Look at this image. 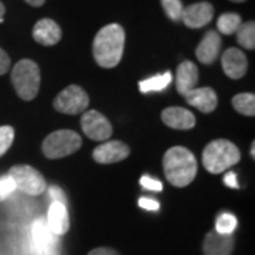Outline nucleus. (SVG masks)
<instances>
[{"label":"nucleus","mask_w":255,"mask_h":255,"mask_svg":"<svg viewBox=\"0 0 255 255\" xmlns=\"http://www.w3.org/2000/svg\"><path fill=\"white\" fill-rule=\"evenodd\" d=\"M14 140V129L11 127H0V156H3Z\"/></svg>","instance_id":"a878e982"},{"label":"nucleus","mask_w":255,"mask_h":255,"mask_svg":"<svg viewBox=\"0 0 255 255\" xmlns=\"http://www.w3.org/2000/svg\"><path fill=\"white\" fill-rule=\"evenodd\" d=\"M224 184L231 187V189H238L237 174L234 172H227V174L224 176Z\"/></svg>","instance_id":"2f4dec72"},{"label":"nucleus","mask_w":255,"mask_h":255,"mask_svg":"<svg viewBox=\"0 0 255 255\" xmlns=\"http://www.w3.org/2000/svg\"><path fill=\"white\" fill-rule=\"evenodd\" d=\"M233 107L238 114L246 117H254L255 115V95L250 92L238 94L233 98Z\"/></svg>","instance_id":"412c9836"},{"label":"nucleus","mask_w":255,"mask_h":255,"mask_svg":"<svg viewBox=\"0 0 255 255\" xmlns=\"http://www.w3.org/2000/svg\"><path fill=\"white\" fill-rule=\"evenodd\" d=\"M187 104L197 108L203 114H210L217 108V94L210 87H203V88H194L190 92L184 95Z\"/></svg>","instance_id":"2eb2a0df"},{"label":"nucleus","mask_w":255,"mask_h":255,"mask_svg":"<svg viewBox=\"0 0 255 255\" xmlns=\"http://www.w3.org/2000/svg\"><path fill=\"white\" fill-rule=\"evenodd\" d=\"M4 11H6V9H4V4L0 1V18H3V16H4Z\"/></svg>","instance_id":"f704fd0d"},{"label":"nucleus","mask_w":255,"mask_h":255,"mask_svg":"<svg viewBox=\"0 0 255 255\" xmlns=\"http://www.w3.org/2000/svg\"><path fill=\"white\" fill-rule=\"evenodd\" d=\"M14 191H16V184L9 174L0 176V201L9 199Z\"/></svg>","instance_id":"bb28decb"},{"label":"nucleus","mask_w":255,"mask_h":255,"mask_svg":"<svg viewBox=\"0 0 255 255\" xmlns=\"http://www.w3.org/2000/svg\"><path fill=\"white\" fill-rule=\"evenodd\" d=\"M221 65H223V71L231 80H238L243 78L247 73V61L246 54L238 50V48H228L224 51V54L221 57Z\"/></svg>","instance_id":"f8f14e48"},{"label":"nucleus","mask_w":255,"mask_h":255,"mask_svg":"<svg viewBox=\"0 0 255 255\" xmlns=\"http://www.w3.org/2000/svg\"><path fill=\"white\" fill-rule=\"evenodd\" d=\"M57 236L48 228L46 219H37L31 227V244L34 255H57Z\"/></svg>","instance_id":"6e6552de"},{"label":"nucleus","mask_w":255,"mask_h":255,"mask_svg":"<svg viewBox=\"0 0 255 255\" xmlns=\"http://www.w3.org/2000/svg\"><path fill=\"white\" fill-rule=\"evenodd\" d=\"M30 6H34V7H40V6H43L44 4V1L46 0H26Z\"/></svg>","instance_id":"72a5a7b5"},{"label":"nucleus","mask_w":255,"mask_h":255,"mask_svg":"<svg viewBox=\"0 0 255 255\" xmlns=\"http://www.w3.org/2000/svg\"><path fill=\"white\" fill-rule=\"evenodd\" d=\"M125 30L121 24L112 23L97 33L92 44V53L97 64L102 68L117 67L124 54Z\"/></svg>","instance_id":"f257e3e1"},{"label":"nucleus","mask_w":255,"mask_h":255,"mask_svg":"<svg viewBox=\"0 0 255 255\" xmlns=\"http://www.w3.org/2000/svg\"><path fill=\"white\" fill-rule=\"evenodd\" d=\"M53 105H54L55 110L61 112V114L77 115V114L84 112L88 108L90 97L81 87L70 85V87L64 88L63 91L55 97Z\"/></svg>","instance_id":"0eeeda50"},{"label":"nucleus","mask_w":255,"mask_h":255,"mask_svg":"<svg viewBox=\"0 0 255 255\" xmlns=\"http://www.w3.org/2000/svg\"><path fill=\"white\" fill-rule=\"evenodd\" d=\"M162 121L164 125L179 130H187L196 125V117L189 110L180 107H170L162 112Z\"/></svg>","instance_id":"dca6fc26"},{"label":"nucleus","mask_w":255,"mask_h":255,"mask_svg":"<svg viewBox=\"0 0 255 255\" xmlns=\"http://www.w3.org/2000/svg\"><path fill=\"white\" fill-rule=\"evenodd\" d=\"M237 41L238 44L247 48V50H254L255 48V23L254 21H246L241 23L238 27Z\"/></svg>","instance_id":"4be33fe9"},{"label":"nucleus","mask_w":255,"mask_h":255,"mask_svg":"<svg viewBox=\"0 0 255 255\" xmlns=\"http://www.w3.org/2000/svg\"><path fill=\"white\" fill-rule=\"evenodd\" d=\"M47 226L54 233L55 236H64L68 228H70V217H68V210L65 207V204L53 201L48 214H47Z\"/></svg>","instance_id":"a211bd4d"},{"label":"nucleus","mask_w":255,"mask_h":255,"mask_svg":"<svg viewBox=\"0 0 255 255\" xmlns=\"http://www.w3.org/2000/svg\"><path fill=\"white\" fill-rule=\"evenodd\" d=\"M220 50H221V37L217 31L210 30L204 34L200 44L196 48V55L201 64L210 65L217 60Z\"/></svg>","instance_id":"4468645a"},{"label":"nucleus","mask_w":255,"mask_h":255,"mask_svg":"<svg viewBox=\"0 0 255 255\" xmlns=\"http://www.w3.org/2000/svg\"><path fill=\"white\" fill-rule=\"evenodd\" d=\"M129 146L119 140H111L102 145L97 146L92 152V157L95 162L101 164L117 163L121 160H125L129 156Z\"/></svg>","instance_id":"9b49d317"},{"label":"nucleus","mask_w":255,"mask_h":255,"mask_svg":"<svg viewBox=\"0 0 255 255\" xmlns=\"http://www.w3.org/2000/svg\"><path fill=\"white\" fill-rule=\"evenodd\" d=\"M214 17V7L209 1H199L183 9V23L190 28H201L207 26Z\"/></svg>","instance_id":"9d476101"},{"label":"nucleus","mask_w":255,"mask_h":255,"mask_svg":"<svg viewBox=\"0 0 255 255\" xmlns=\"http://www.w3.org/2000/svg\"><path fill=\"white\" fill-rule=\"evenodd\" d=\"M88 255H119V253L117 250H112L108 247H100V248L92 250Z\"/></svg>","instance_id":"473e14b6"},{"label":"nucleus","mask_w":255,"mask_h":255,"mask_svg":"<svg viewBox=\"0 0 255 255\" xmlns=\"http://www.w3.org/2000/svg\"><path fill=\"white\" fill-rule=\"evenodd\" d=\"M231 1H234V3H243V1H246V0H231Z\"/></svg>","instance_id":"e433bc0d"},{"label":"nucleus","mask_w":255,"mask_h":255,"mask_svg":"<svg viewBox=\"0 0 255 255\" xmlns=\"http://www.w3.org/2000/svg\"><path fill=\"white\" fill-rule=\"evenodd\" d=\"M162 6L166 16L170 20L179 21L182 18L183 9H184L182 0H162Z\"/></svg>","instance_id":"393cba45"},{"label":"nucleus","mask_w":255,"mask_h":255,"mask_svg":"<svg viewBox=\"0 0 255 255\" xmlns=\"http://www.w3.org/2000/svg\"><path fill=\"white\" fill-rule=\"evenodd\" d=\"M199 82V70L191 61H183L176 74V90L180 95H186L187 92L196 88Z\"/></svg>","instance_id":"6ab92c4d"},{"label":"nucleus","mask_w":255,"mask_h":255,"mask_svg":"<svg viewBox=\"0 0 255 255\" xmlns=\"http://www.w3.org/2000/svg\"><path fill=\"white\" fill-rule=\"evenodd\" d=\"M236 227H237V219L230 213H223L216 221V231L220 234H233Z\"/></svg>","instance_id":"b1692460"},{"label":"nucleus","mask_w":255,"mask_h":255,"mask_svg":"<svg viewBox=\"0 0 255 255\" xmlns=\"http://www.w3.org/2000/svg\"><path fill=\"white\" fill-rule=\"evenodd\" d=\"M16 184V190L23 191L28 196H38L46 191V180L37 169L27 164L13 166L7 173Z\"/></svg>","instance_id":"423d86ee"},{"label":"nucleus","mask_w":255,"mask_h":255,"mask_svg":"<svg viewBox=\"0 0 255 255\" xmlns=\"http://www.w3.org/2000/svg\"><path fill=\"white\" fill-rule=\"evenodd\" d=\"M81 128L87 136L97 142L108 140L112 135L111 122L98 111L92 110L84 112L81 118Z\"/></svg>","instance_id":"1a4fd4ad"},{"label":"nucleus","mask_w":255,"mask_h":255,"mask_svg":"<svg viewBox=\"0 0 255 255\" xmlns=\"http://www.w3.org/2000/svg\"><path fill=\"white\" fill-rule=\"evenodd\" d=\"M140 184L143 189H147V190H153V191H160L163 189L162 183L159 182L157 179H153L150 176H142L140 179Z\"/></svg>","instance_id":"cd10ccee"},{"label":"nucleus","mask_w":255,"mask_h":255,"mask_svg":"<svg viewBox=\"0 0 255 255\" xmlns=\"http://www.w3.org/2000/svg\"><path fill=\"white\" fill-rule=\"evenodd\" d=\"M172 73L167 71V73L160 74V75H155L149 80H145V81L139 82V90L143 94H147V92H153V91H163L164 88L172 82Z\"/></svg>","instance_id":"aec40b11"},{"label":"nucleus","mask_w":255,"mask_h":255,"mask_svg":"<svg viewBox=\"0 0 255 255\" xmlns=\"http://www.w3.org/2000/svg\"><path fill=\"white\" fill-rule=\"evenodd\" d=\"M9 67H10V58L7 53L3 50V48H0V75H3V74H6L9 71Z\"/></svg>","instance_id":"7c9ffc66"},{"label":"nucleus","mask_w":255,"mask_h":255,"mask_svg":"<svg viewBox=\"0 0 255 255\" xmlns=\"http://www.w3.org/2000/svg\"><path fill=\"white\" fill-rule=\"evenodd\" d=\"M163 170L170 184L176 187H186L197 174V160L189 149L174 146L164 153Z\"/></svg>","instance_id":"f03ea898"},{"label":"nucleus","mask_w":255,"mask_h":255,"mask_svg":"<svg viewBox=\"0 0 255 255\" xmlns=\"http://www.w3.org/2000/svg\"><path fill=\"white\" fill-rule=\"evenodd\" d=\"M241 23H243L241 17L237 13H224L217 20V28H219L220 33L230 36V34L237 31L238 27L241 26Z\"/></svg>","instance_id":"5701e85b"},{"label":"nucleus","mask_w":255,"mask_h":255,"mask_svg":"<svg viewBox=\"0 0 255 255\" xmlns=\"http://www.w3.org/2000/svg\"><path fill=\"white\" fill-rule=\"evenodd\" d=\"M50 197L53 199V201H58V203H63L65 204L67 203V197H65V194H64V191L58 187V186H53V187H50Z\"/></svg>","instance_id":"c85d7f7f"},{"label":"nucleus","mask_w":255,"mask_h":255,"mask_svg":"<svg viewBox=\"0 0 255 255\" xmlns=\"http://www.w3.org/2000/svg\"><path fill=\"white\" fill-rule=\"evenodd\" d=\"M236 247L233 234H220L216 230L210 231L203 243L204 255H231Z\"/></svg>","instance_id":"ddd939ff"},{"label":"nucleus","mask_w":255,"mask_h":255,"mask_svg":"<svg viewBox=\"0 0 255 255\" xmlns=\"http://www.w3.org/2000/svg\"><path fill=\"white\" fill-rule=\"evenodd\" d=\"M241 159L238 147L227 139H217L210 142L203 150L204 169L213 174L226 172L227 169L237 164Z\"/></svg>","instance_id":"7ed1b4c3"},{"label":"nucleus","mask_w":255,"mask_h":255,"mask_svg":"<svg viewBox=\"0 0 255 255\" xmlns=\"http://www.w3.org/2000/svg\"><path fill=\"white\" fill-rule=\"evenodd\" d=\"M254 146H255V143L253 142V146H251V156H253V157L255 156V147H254Z\"/></svg>","instance_id":"c9c22d12"},{"label":"nucleus","mask_w":255,"mask_h":255,"mask_svg":"<svg viewBox=\"0 0 255 255\" xmlns=\"http://www.w3.org/2000/svg\"><path fill=\"white\" fill-rule=\"evenodd\" d=\"M40 68L31 60H20L11 70V82L23 101L34 100L40 90Z\"/></svg>","instance_id":"20e7f679"},{"label":"nucleus","mask_w":255,"mask_h":255,"mask_svg":"<svg viewBox=\"0 0 255 255\" xmlns=\"http://www.w3.org/2000/svg\"><path fill=\"white\" fill-rule=\"evenodd\" d=\"M139 207H142V209L145 210H150V211H156V210H159L160 204L156 200H153V199L140 197V199H139Z\"/></svg>","instance_id":"c756f323"},{"label":"nucleus","mask_w":255,"mask_h":255,"mask_svg":"<svg viewBox=\"0 0 255 255\" xmlns=\"http://www.w3.org/2000/svg\"><path fill=\"white\" fill-rule=\"evenodd\" d=\"M33 38L41 46H54L61 40V28L51 18H41L33 28Z\"/></svg>","instance_id":"f3484780"},{"label":"nucleus","mask_w":255,"mask_h":255,"mask_svg":"<svg viewBox=\"0 0 255 255\" xmlns=\"http://www.w3.org/2000/svg\"><path fill=\"white\" fill-rule=\"evenodd\" d=\"M82 145L81 136L68 129H61L50 133L43 142V153L48 159H61L75 153Z\"/></svg>","instance_id":"39448f33"}]
</instances>
